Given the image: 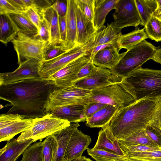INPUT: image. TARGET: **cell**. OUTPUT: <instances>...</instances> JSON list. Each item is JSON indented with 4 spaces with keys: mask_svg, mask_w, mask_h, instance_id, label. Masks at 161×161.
Segmentation results:
<instances>
[{
    "mask_svg": "<svg viewBox=\"0 0 161 161\" xmlns=\"http://www.w3.org/2000/svg\"><path fill=\"white\" fill-rule=\"evenodd\" d=\"M92 91L79 88L74 85L59 88L50 94L46 110L64 105L89 103Z\"/></svg>",
    "mask_w": 161,
    "mask_h": 161,
    "instance_id": "cell-7",
    "label": "cell"
},
{
    "mask_svg": "<svg viewBox=\"0 0 161 161\" xmlns=\"http://www.w3.org/2000/svg\"><path fill=\"white\" fill-rule=\"evenodd\" d=\"M91 142L89 136L77 129L70 138L61 161H70L81 157Z\"/></svg>",
    "mask_w": 161,
    "mask_h": 161,
    "instance_id": "cell-14",
    "label": "cell"
},
{
    "mask_svg": "<svg viewBox=\"0 0 161 161\" xmlns=\"http://www.w3.org/2000/svg\"><path fill=\"white\" fill-rule=\"evenodd\" d=\"M75 12L77 28L76 45L79 46L86 45L93 38L97 31L93 22L83 13L76 3Z\"/></svg>",
    "mask_w": 161,
    "mask_h": 161,
    "instance_id": "cell-16",
    "label": "cell"
},
{
    "mask_svg": "<svg viewBox=\"0 0 161 161\" xmlns=\"http://www.w3.org/2000/svg\"><path fill=\"white\" fill-rule=\"evenodd\" d=\"M118 109L116 107L107 104L92 116L87 118L86 124L90 128H102L109 125Z\"/></svg>",
    "mask_w": 161,
    "mask_h": 161,
    "instance_id": "cell-22",
    "label": "cell"
},
{
    "mask_svg": "<svg viewBox=\"0 0 161 161\" xmlns=\"http://www.w3.org/2000/svg\"><path fill=\"white\" fill-rule=\"evenodd\" d=\"M19 31L8 14H0V41L5 45L17 35Z\"/></svg>",
    "mask_w": 161,
    "mask_h": 161,
    "instance_id": "cell-27",
    "label": "cell"
},
{
    "mask_svg": "<svg viewBox=\"0 0 161 161\" xmlns=\"http://www.w3.org/2000/svg\"><path fill=\"white\" fill-rule=\"evenodd\" d=\"M87 152L96 161H126L125 155L121 156L105 149L88 148Z\"/></svg>",
    "mask_w": 161,
    "mask_h": 161,
    "instance_id": "cell-32",
    "label": "cell"
},
{
    "mask_svg": "<svg viewBox=\"0 0 161 161\" xmlns=\"http://www.w3.org/2000/svg\"><path fill=\"white\" fill-rule=\"evenodd\" d=\"M158 3V7L153 15L161 19V0H156Z\"/></svg>",
    "mask_w": 161,
    "mask_h": 161,
    "instance_id": "cell-54",
    "label": "cell"
},
{
    "mask_svg": "<svg viewBox=\"0 0 161 161\" xmlns=\"http://www.w3.org/2000/svg\"><path fill=\"white\" fill-rule=\"evenodd\" d=\"M144 28L148 38L157 42L161 41V19L152 15Z\"/></svg>",
    "mask_w": 161,
    "mask_h": 161,
    "instance_id": "cell-35",
    "label": "cell"
},
{
    "mask_svg": "<svg viewBox=\"0 0 161 161\" xmlns=\"http://www.w3.org/2000/svg\"><path fill=\"white\" fill-rule=\"evenodd\" d=\"M0 14H22L14 7L8 0H0Z\"/></svg>",
    "mask_w": 161,
    "mask_h": 161,
    "instance_id": "cell-47",
    "label": "cell"
},
{
    "mask_svg": "<svg viewBox=\"0 0 161 161\" xmlns=\"http://www.w3.org/2000/svg\"><path fill=\"white\" fill-rule=\"evenodd\" d=\"M157 48L144 40L126 52L117 64L110 70L112 74L121 78L126 77L151 59Z\"/></svg>",
    "mask_w": 161,
    "mask_h": 161,
    "instance_id": "cell-4",
    "label": "cell"
},
{
    "mask_svg": "<svg viewBox=\"0 0 161 161\" xmlns=\"http://www.w3.org/2000/svg\"><path fill=\"white\" fill-rule=\"evenodd\" d=\"M58 142L55 135L48 136L42 142L40 161H56Z\"/></svg>",
    "mask_w": 161,
    "mask_h": 161,
    "instance_id": "cell-30",
    "label": "cell"
},
{
    "mask_svg": "<svg viewBox=\"0 0 161 161\" xmlns=\"http://www.w3.org/2000/svg\"><path fill=\"white\" fill-rule=\"evenodd\" d=\"M118 46L108 47L99 51L94 56L92 62L96 66L112 69L124 54L119 53Z\"/></svg>",
    "mask_w": 161,
    "mask_h": 161,
    "instance_id": "cell-18",
    "label": "cell"
},
{
    "mask_svg": "<svg viewBox=\"0 0 161 161\" xmlns=\"http://www.w3.org/2000/svg\"><path fill=\"white\" fill-rule=\"evenodd\" d=\"M115 9L113 14L114 21L110 24L117 34L127 27L142 25L135 0H119Z\"/></svg>",
    "mask_w": 161,
    "mask_h": 161,
    "instance_id": "cell-9",
    "label": "cell"
},
{
    "mask_svg": "<svg viewBox=\"0 0 161 161\" xmlns=\"http://www.w3.org/2000/svg\"><path fill=\"white\" fill-rule=\"evenodd\" d=\"M41 17L47 22L50 29V39L49 43L62 44L59 23V16L51 6L39 12Z\"/></svg>",
    "mask_w": 161,
    "mask_h": 161,
    "instance_id": "cell-23",
    "label": "cell"
},
{
    "mask_svg": "<svg viewBox=\"0 0 161 161\" xmlns=\"http://www.w3.org/2000/svg\"><path fill=\"white\" fill-rule=\"evenodd\" d=\"M135 101L133 97L119 83L92 90L89 103H99L110 105L119 109Z\"/></svg>",
    "mask_w": 161,
    "mask_h": 161,
    "instance_id": "cell-6",
    "label": "cell"
},
{
    "mask_svg": "<svg viewBox=\"0 0 161 161\" xmlns=\"http://www.w3.org/2000/svg\"><path fill=\"white\" fill-rule=\"evenodd\" d=\"M33 125V119H25L0 129V141H8L17 134L25 131Z\"/></svg>",
    "mask_w": 161,
    "mask_h": 161,
    "instance_id": "cell-24",
    "label": "cell"
},
{
    "mask_svg": "<svg viewBox=\"0 0 161 161\" xmlns=\"http://www.w3.org/2000/svg\"><path fill=\"white\" fill-rule=\"evenodd\" d=\"M91 52L75 59L51 76L48 79L53 80L59 88L73 85L79 71L90 60Z\"/></svg>",
    "mask_w": 161,
    "mask_h": 161,
    "instance_id": "cell-11",
    "label": "cell"
},
{
    "mask_svg": "<svg viewBox=\"0 0 161 161\" xmlns=\"http://www.w3.org/2000/svg\"><path fill=\"white\" fill-rule=\"evenodd\" d=\"M112 152L121 156L125 154L120 147L118 141L114 137L107 125L99 131L97 140L93 147Z\"/></svg>",
    "mask_w": 161,
    "mask_h": 161,
    "instance_id": "cell-21",
    "label": "cell"
},
{
    "mask_svg": "<svg viewBox=\"0 0 161 161\" xmlns=\"http://www.w3.org/2000/svg\"><path fill=\"white\" fill-rule=\"evenodd\" d=\"M117 140L119 142L123 143L136 144L159 147L148 136L146 132L145 129L139 130L124 138Z\"/></svg>",
    "mask_w": 161,
    "mask_h": 161,
    "instance_id": "cell-33",
    "label": "cell"
},
{
    "mask_svg": "<svg viewBox=\"0 0 161 161\" xmlns=\"http://www.w3.org/2000/svg\"><path fill=\"white\" fill-rule=\"evenodd\" d=\"M92 43V40L86 45H77L52 59L42 61L39 71L42 78L48 79L70 62L91 52Z\"/></svg>",
    "mask_w": 161,
    "mask_h": 161,
    "instance_id": "cell-10",
    "label": "cell"
},
{
    "mask_svg": "<svg viewBox=\"0 0 161 161\" xmlns=\"http://www.w3.org/2000/svg\"><path fill=\"white\" fill-rule=\"evenodd\" d=\"M148 38L145 28L138 29L126 34H121L118 40L119 50L124 48L128 50Z\"/></svg>",
    "mask_w": 161,
    "mask_h": 161,
    "instance_id": "cell-25",
    "label": "cell"
},
{
    "mask_svg": "<svg viewBox=\"0 0 161 161\" xmlns=\"http://www.w3.org/2000/svg\"><path fill=\"white\" fill-rule=\"evenodd\" d=\"M150 125L161 131V97L156 103L155 109Z\"/></svg>",
    "mask_w": 161,
    "mask_h": 161,
    "instance_id": "cell-45",
    "label": "cell"
},
{
    "mask_svg": "<svg viewBox=\"0 0 161 161\" xmlns=\"http://www.w3.org/2000/svg\"><path fill=\"white\" fill-rule=\"evenodd\" d=\"M121 32L117 34L110 24L108 23L106 27L98 31L92 40V49L97 46L111 42L118 38Z\"/></svg>",
    "mask_w": 161,
    "mask_h": 161,
    "instance_id": "cell-29",
    "label": "cell"
},
{
    "mask_svg": "<svg viewBox=\"0 0 161 161\" xmlns=\"http://www.w3.org/2000/svg\"><path fill=\"white\" fill-rule=\"evenodd\" d=\"M24 119H25L23 116L18 114L7 113L2 114L0 116V129Z\"/></svg>",
    "mask_w": 161,
    "mask_h": 161,
    "instance_id": "cell-41",
    "label": "cell"
},
{
    "mask_svg": "<svg viewBox=\"0 0 161 161\" xmlns=\"http://www.w3.org/2000/svg\"><path fill=\"white\" fill-rule=\"evenodd\" d=\"M51 7L56 11L59 17L66 16L67 10V0H56Z\"/></svg>",
    "mask_w": 161,
    "mask_h": 161,
    "instance_id": "cell-46",
    "label": "cell"
},
{
    "mask_svg": "<svg viewBox=\"0 0 161 161\" xmlns=\"http://www.w3.org/2000/svg\"><path fill=\"white\" fill-rule=\"evenodd\" d=\"M122 78L112 74L110 69L98 67L89 76L75 82L73 85L84 89L92 91L110 85L120 83Z\"/></svg>",
    "mask_w": 161,
    "mask_h": 161,
    "instance_id": "cell-13",
    "label": "cell"
},
{
    "mask_svg": "<svg viewBox=\"0 0 161 161\" xmlns=\"http://www.w3.org/2000/svg\"><path fill=\"white\" fill-rule=\"evenodd\" d=\"M41 62L35 58H31L21 64L13 72L0 73V86L25 79L42 78L39 73Z\"/></svg>",
    "mask_w": 161,
    "mask_h": 161,
    "instance_id": "cell-12",
    "label": "cell"
},
{
    "mask_svg": "<svg viewBox=\"0 0 161 161\" xmlns=\"http://www.w3.org/2000/svg\"><path fill=\"white\" fill-rule=\"evenodd\" d=\"M22 14L36 26L39 31L42 18L38 11L34 7H28Z\"/></svg>",
    "mask_w": 161,
    "mask_h": 161,
    "instance_id": "cell-40",
    "label": "cell"
},
{
    "mask_svg": "<svg viewBox=\"0 0 161 161\" xmlns=\"http://www.w3.org/2000/svg\"><path fill=\"white\" fill-rule=\"evenodd\" d=\"M120 147L125 153L140 152L161 150L159 147L132 143H123L119 142Z\"/></svg>",
    "mask_w": 161,
    "mask_h": 161,
    "instance_id": "cell-38",
    "label": "cell"
},
{
    "mask_svg": "<svg viewBox=\"0 0 161 161\" xmlns=\"http://www.w3.org/2000/svg\"><path fill=\"white\" fill-rule=\"evenodd\" d=\"M118 38L110 43L101 45L95 47L93 48L91 51L90 59L89 61L92 62V60L94 56L99 51L108 47L113 46H118Z\"/></svg>",
    "mask_w": 161,
    "mask_h": 161,
    "instance_id": "cell-51",
    "label": "cell"
},
{
    "mask_svg": "<svg viewBox=\"0 0 161 161\" xmlns=\"http://www.w3.org/2000/svg\"><path fill=\"white\" fill-rule=\"evenodd\" d=\"M106 105L99 103H89L85 106V114L86 118L90 117Z\"/></svg>",
    "mask_w": 161,
    "mask_h": 161,
    "instance_id": "cell-48",
    "label": "cell"
},
{
    "mask_svg": "<svg viewBox=\"0 0 161 161\" xmlns=\"http://www.w3.org/2000/svg\"><path fill=\"white\" fill-rule=\"evenodd\" d=\"M98 68V67L95 66L93 62L89 61L79 71L76 76V80L75 82L95 72Z\"/></svg>",
    "mask_w": 161,
    "mask_h": 161,
    "instance_id": "cell-44",
    "label": "cell"
},
{
    "mask_svg": "<svg viewBox=\"0 0 161 161\" xmlns=\"http://www.w3.org/2000/svg\"><path fill=\"white\" fill-rule=\"evenodd\" d=\"M42 142L39 141L31 145L22 154L20 161H40Z\"/></svg>",
    "mask_w": 161,
    "mask_h": 161,
    "instance_id": "cell-36",
    "label": "cell"
},
{
    "mask_svg": "<svg viewBox=\"0 0 161 161\" xmlns=\"http://www.w3.org/2000/svg\"><path fill=\"white\" fill-rule=\"evenodd\" d=\"M80 161H93L89 158H87L85 156H82L80 158Z\"/></svg>",
    "mask_w": 161,
    "mask_h": 161,
    "instance_id": "cell-55",
    "label": "cell"
},
{
    "mask_svg": "<svg viewBox=\"0 0 161 161\" xmlns=\"http://www.w3.org/2000/svg\"><path fill=\"white\" fill-rule=\"evenodd\" d=\"M86 105L76 104L56 107L47 110L46 114H50L55 118L67 120L70 123L86 121Z\"/></svg>",
    "mask_w": 161,
    "mask_h": 161,
    "instance_id": "cell-15",
    "label": "cell"
},
{
    "mask_svg": "<svg viewBox=\"0 0 161 161\" xmlns=\"http://www.w3.org/2000/svg\"><path fill=\"white\" fill-rule=\"evenodd\" d=\"M119 0H94L93 23L97 31L105 26L106 17L112 9H115Z\"/></svg>",
    "mask_w": 161,
    "mask_h": 161,
    "instance_id": "cell-20",
    "label": "cell"
},
{
    "mask_svg": "<svg viewBox=\"0 0 161 161\" xmlns=\"http://www.w3.org/2000/svg\"><path fill=\"white\" fill-rule=\"evenodd\" d=\"M79 126V123H71L69 126L55 135L58 144L56 161H62L72 134Z\"/></svg>",
    "mask_w": 161,
    "mask_h": 161,
    "instance_id": "cell-26",
    "label": "cell"
},
{
    "mask_svg": "<svg viewBox=\"0 0 161 161\" xmlns=\"http://www.w3.org/2000/svg\"><path fill=\"white\" fill-rule=\"evenodd\" d=\"M55 1L50 0H33V7L40 12L49 8L53 5Z\"/></svg>",
    "mask_w": 161,
    "mask_h": 161,
    "instance_id": "cell-49",
    "label": "cell"
},
{
    "mask_svg": "<svg viewBox=\"0 0 161 161\" xmlns=\"http://www.w3.org/2000/svg\"><path fill=\"white\" fill-rule=\"evenodd\" d=\"M34 142L33 139L18 141L17 138L8 141L0 150V161H16L26 149Z\"/></svg>",
    "mask_w": 161,
    "mask_h": 161,
    "instance_id": "cell-19",
    "label": "cell"
},
{
    "mask_svg": "<svg viewBox=\"0 0 161 161\" xmlns=\"http://www.w3.org/2000/svg\"><path fill=\"white\" fill-rule=\"evenodd\" d=\"M18 29L19 32L34 36L38 32L36 26L22 14H8Z\"/></svg>",
    "mask_w": 161,
    "mask_h": 161,
    "instance_id": "cell-28",
    "label": "cell"
},
{
    "mask_svg": "<svg viewBox=\"0 0 161 161\" xmlns=\"http://www.w3.org/2000/svg\"><path fill=\"white\" fill-rule=\"evenodd\" d=\"M120 84L135 101L156 103L161 97V70L142 67L122 79Z\"/></svg>",
    "mask_w": 161,
    "mask_h": 161,
    "instance_id": "cell-3",
    "label": "cell"
},
{
    "mask_svg": "<svg viewBox=\"0 0 161 161\" xmlns=\"http://www.w3.org/2000/svg\"><path fill=\"white\" fill-rule=\"evenodd\" d=\"M58 88L47 79H25L0 86V98L12 106L7 113L33 119L46 115L50 95Z\"/></svg>",
    "mask_w": 161,
    "mask_h": 161,
    "instance_id": "cell-1",
    "label": "cell"
},
{
    "mask_svg": "<svg viewBox=\"0 0 161 161\" xmlns=\"http://www.w3.org/2000/svg\"><path fill=\"white\" fill-rule=\"evenodd\" d=\"M67 10L66 15V36L61 45L63 50L68 51L77 45V28L75 0H67Z\"/></svg>",
    "mask_w": 161,
    "mask_h": 161,
    "instance_id": "cell-17",
    "label": "cell"
},
{
    "mask_svg": "<svg viewBox=\"0 0 161 161\" xmlns=\"http://www.w3.org/2000/svg\"><path fill=\"white\" fill-rule=\"evenodd\" d=\"M125 153L126 161H161V150Z\"/></svg>",
    "mask_w": 161,
    "mask_h": 161,
    "instance_id": "cell-34",
    "label": "cell"
},
{
    "mask_svg": "<svg viewBox=\"0 0 161 161\" xmlns=\"http://www.w3.org/2000/svg\"><path fill=\"white\" fill-rule=\"evenodd\" d=\"M156 103L141 100L119 109L109 124L114 137L119 140L145 129L151 124Z\"/></svg>",
    "mask_w": 161,
    "mask_h": 161,
    "instance_id": "cell-2",
    "label": "cell"
},
{
    "mask_svg": "<svg viewBox=\"0 0 161 161\" xmlns=\"http://www.w3.org/2000/svg\"><path fill=\"white\" fill-rule=\"evenodd\" d=\"M14 7L22 13L27 8L23 0H8Z\"/></svg>",
    "mask_w": 161,
    "mask_h": 161,
    "instance_id": "cell-52",
    "label": "cell"
},
{
    "mask_svg": "<svg viewBox=\"0 0 161 161\" xmlns=\"http://www.w3.org/2000/svg\"><path fill=\"white\" fill-rule=\"evenodd\" d=\"M59 23L60 34L62 44L64 42L66 36V16L64 17H59Z\"/></svg>",
    "mask_w": 161,
    "mask_h": 161,
    "instance_id": "cell-50",
    "label": "cell"
},
{
    "mask_svg": "<svg viewBox=\"0 0 161 161\" xmlns=\"http://www.w3.org/2000/svg\"><path fill=\"white\" fill-rule=\"evenodd\" d=\"M94 0H75L77 5L86 16L93 22Z\"/></svg>",
    "mask_w": 161,
    "mask_h": 161,
    "instance_id": "cell-39",
    "label": "cell"
},
{
    "mask_svg": "<svg viewBox=\"0 0 161 161\" xmlns=\"http://www.w3.org/2000/svg\"><path fill=\"white\" fill-rule=\"evenodd\" d=\"M151 59L161 64V48L157 49Z\"/></svg>",
    "mask_w": 161,
    "mask_h": 161,
    "instance_id": "cell-53",
    "label": "cell"
},
{
    "mask_svg": "<svg viewBox=\"0 0 161 161\" xmlns=\"http://www.w3.org/2000/svg\"><path fill=\"white\" fill-rule=\"evenodd\" d=\"M69 121L55 118L48 114L43 117L33 119V125L17 138L18 141L33 139L35 142H42L44 138L58 134L62 130L69 126Z\"/></svg>",
    "mask_w": 161,
    "mask_h": 161,
    "instance_id": "cell-5",
    "label": "cell"
},
{
    "mask_svg": "<svg viewBox=\"0 0 161 161\" xmlns=\"http://www.w3.org/2000/svg\"><path fill=\"white\" fill-rule=\"evenodd\" d=\"M34 37L36 39L46 43L49 42L50 39V29L46 21L42 18L38 32Z\"/></svg>",
    "mask_w": 161,
    "mask_h": 161,
    "instance_id": "cell-42",
    "label": "cell"
},
{
    "mask_svg": "<svg viewBox=\"0 0 161 161\" xmlns=\"http://www.w3.org/2000/svg\"><path fill=\"white\" fill-rule=\"evenodd\" d=\"M141 18L142 25L144 26L158 7L156 0H135Z\"/></svg>",
    "mask_w": 161,
    "mask_h": 161,
    "instance_id": "cell-31",
    "label": "cell"
},
{
    "mask_svg": "<svg viewBox=\"0 0 161 161\" xmlns=\"http://www.w3.org/2000/svg\"><path fill=\"white\" fill-rule=\"evenodd\" d=\"M146 132L151 139L161 149V131L150 124L145 129Z\"/></svg>",
    "mask_w": 161,
    "mask_h": 161,
    "instance_id": "cell-43",
    "label": "cell"
},
{
    "mask_svg": "<svg viewBox=\"0 0 161 161\" xmlns=\"http://www.w3.org/2000/svg\"><path fill=\"white\" fill-rule=\"evenodd\" d=\"M80 158L81 157L78 158H76V159H74L71 160L70 161H80Z\"/></svg>",
    "mask_w": 161,
    "mask_h": 161,
    "instance_id": "cell-56",
    "label": "cell"
},
{
    "mask_svg": "<svg viewBox=\"0 0 161 161\" xmlns=\"http://www.w3.org/2000/svg\"><path fill=\"white\" fill-rule=\"evenodd\" d=\"M11 42L16 53L19 65L32 58L41 62L43 61L42 52L47 43L19 32Z\"/></svg>",
    "mask_w": 161,
    "mask_h": 161,
    "instance_id": "cell-8",
    "label": "cell"
},
{
    "mask_svg": "<svg viewBox=\"0 0 161 161\" xmlns=\"http://www.w3.org/2000/svg\"><path fill=\"white\" fill-rule=\"evenodd\" d=\"M65 52L63 50L61 44L47 43L42 52L43 61L52 59Z\"/></svg>",
    "mask_w": 161,
    "mask_h": 161,
    "instance_id": "cell-37",
    "label": "cell"
}]
</instances>
